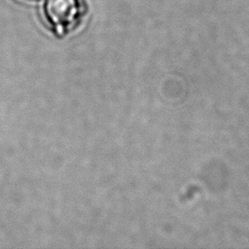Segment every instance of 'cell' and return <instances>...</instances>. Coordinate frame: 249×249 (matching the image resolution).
I'll return each mask as SVG.
<instances>
[{
    "label": "cell",
    "instance_id": "obj_1",
    "mask_svg": "<svg viewBox=\"0 0 249 249\" xmlns=\"http://www.w3.org/2000/svg\"><path fill=\"white\" fill-rule=\"evenodd\" d=\"M41 15L50 32L64 38L81 25L86 7L83 0H43Z\"/></svg>",
    "mask_w": 249,
    "mask_h": 249
}]
</instances>
